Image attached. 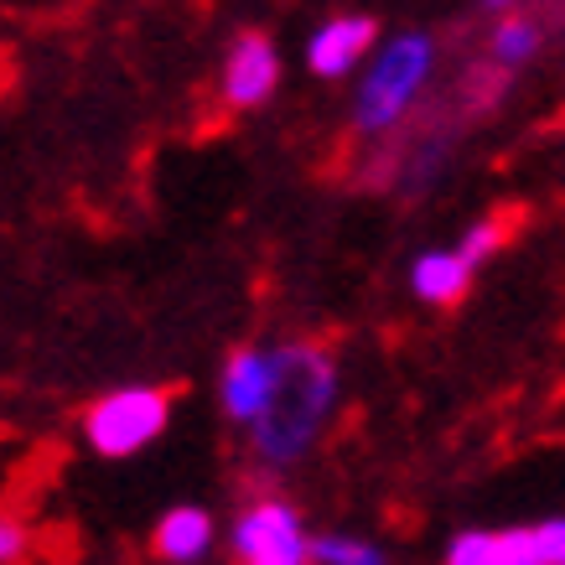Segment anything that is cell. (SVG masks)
Masks as SVG:
<instances>
[{"instance_id":"8992f818","label":"cell","mask_w":565,"mask_h":565,"mask_svg":"<svg viewBox=\"0 0 565 565\" xmlns=\"http://www.w3.org/2000/svg\"><path fill=\"white\" fill-rule=\"evenodd\" d=\"M280 84V52L265 32H244L223 57V99L234 109H259Z\"/></svg>"},{"instance_id":"3957f363","label":"cell","mask_w":565,"mask_h":565,"mask_svg":"<svg viewBox=\"0 0 565 565\" xmlns=\"http://www.w3.org/2000/svg\"><path fill=\"white\" fill-rule=\"evenodd\" d=\"M167 420H172V394L151 390V384H125L88 405L84 441L104 462H125V457H140L151 441H161Z\"/></svg>"},{"instance_id":"9a60e30c","label":"cell","mask_w":565,"mask_h":565,"mask_svg":"<svg viewBox=\"0 0 565 565\" xmlns=\"http://www.w3.org/2000/svg\"><path fill=\"white\" fill-rule=\"evenodd\" d=\"M493 249H498V228H493V223H472V228H467V239L457 244V255H462L472 270H478V259L493 255Z\"/></svg>"},{"instance_id":"277c9868","label":"cell","mask_w":565,"mask_h":565,"mask_svg":"<svg viewBox=\"0 0 565 565\" xmlns=\"http://www.w3.org/2000/svg\"><path fill=\"white\" fill-rule=\"evenodd\" d=\"M234 565H311V530L291 498H255L228 524Z\"/></svg>"},{"instance_id":"2e32d148","label":"cell","mask_w":565,"mask_h":565,"mask_svg":"<svg viewBox=\"0 0 565 565\" xmlns=\"http://www.w3.org/2000/svg\"><path fill=\"white\" fill-rule=\"evenodd\" d=\"M482 6H488V11H509L514 0H482Z\"/></svg>"},{"instance_id":"8fae6325","label":"cell","mask_w":565,"mask_h":565,"mask_svg":"<svg viewBox=\"0 0 565 565\" xmlns=\"http://www.w3.org/2000/svg\"><path fill=\"white\" fill-rule=\"evenodd\" d=\"M311 565H390L384 545L363 540V534H311Z\"/></svg>"},{"instance_id":"7c38bea8","label":"cell","mask_w":565,"mask_h":565,"mask_svg":"<svg viewBox=\"0 0 565 565\" xmlns=\"http://www.w3.org/2000/svg\"><path fill=\"white\" fill-rule=\"evenodd\" d=\"M534 47H540V26L524 17H509L493 32V63L498 68H514V63H530Z\"/></svg>"},{"instance_id":"5bb4252c","label":"cell","mask_w":565,"mask_h":565,"mask_svg":"<svg viewBox=\"0 0 565 565\" xmlns=\"http://www.w3.org/2000/svg\"><path fill=\"white\" fill-rule=\"evenodd\" d=\"M530 540H534L540 565H565V519H540V524H530Z\"/></svg>"},{"instance_id":"4fadbf2b","label":"cell","mask_w":565,"mask_h":565,"mask_svg":"<svg viewBox=\"0 0 565 565\" xmlns=\"http://www.w3.org/2000/svg\"><path fill=\"white\" fill-rule=\"evenodd\" d=\"M26 555H32V530L17 514L0 509V565H21Z\"/></svg>"},{"instance_id":"52a82bcc","label":"cell","mask_w":565,"mask_h":565,"mask_svg":"<svg viewBox=\"0 0 565 565\" xmlns=\"http://www.w3.org/2000/svg\"><path fill=\"white\" fill-rule=\"evenodd\" d=\"M213 545H218V524L203 503H177L151 530V555L161 565H203Z\"/></svg>"},{"instance_id":"6da1fadb","label":"cell","mask_w":565,"mask_h":565,"mask_svg":"<svg viewBox=\"0 0 565 565\" xmlns=\"http://www.w3.org/2000/svg\"><path fill=\"white\" fill-rule=\"evenodd\" d=\"M338 411V363L317 343H280L275 348V390L270 405L249 426V451L259 467L286 472L307 462L311 446L322 441Z\"/></svg>"},{"instance_id":"9c48e42d","label":"cell","mask_w":565,"mask_h":565,"mask_svg":"<svg viewBox=\"0 0 565 565\" xmlns=\"http://www.w3.org/2000/svg\"><path fill=\"white\" fill-rule=\"evenodd\" d=\"M441 565H540L530 524L519 530H462L446 545Z\"/></svg>"},{"instance_id":"30bf717a","label":"cell","mask_w":565,"mask_h":565,"mask_svg":"<svg viewBox=\"0 0 565 565\" xmlns=\"http://www.w3.org/2000/svg\"><path fill=\"white\" fill-rule=\"evenodd\" d=\"M467 286H472V265L457 249H430L411 265V291L430 307H451Z\"/></svg>"},{"instance_id":"ba28073f","label":"cell","mask_w":565,"mask_h":565,"mask_svg":"<svg viewBox=\"0 0 565 565\" xmlns=\"http://www.w3.org/2000/svg\"><path fill=\"white\" fill-rule=\"evenodd\" d=\"M374 52V21L369 17H332L307 42V68L317 78H343Z\"/></svg>"},{"instance_id":"5b68a950","label":"cell","mask_w":565,"mask_h":565,"mask_svg":"<svg viewBox=\"0 0 565 565\" xmlns=\"http://www.w3.org/2000/svg\"><path fill=\"white\" fill-rule=\"evenodd\" d=\"M275 390V348H234L218 374V405L234 426H255Z\"/></svg>"},{"instance_id":"7a4b0ae2","label":"cell","mask_w":565,"mask_h":565,"mask_svg":"<svg viewBox=\"0 0 565 565\" xmlns=\"http://www.w3.org/2000/svg\"><path fill=\"white\" fill-rule=\"evenodd\" d=\"M430 63H436V47L420 32H405L379 47V57L359 84V99H353V120L363 136H379V130L405 120V109L420 99V88L430 78Z\"/></svg>"}]
</instances>
